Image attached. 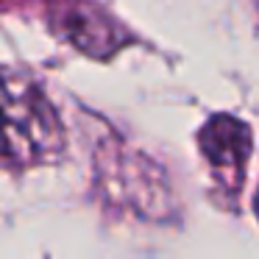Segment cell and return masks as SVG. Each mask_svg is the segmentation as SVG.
<instances>
[{
  "mask_svg": "<svg viewBox=\"0 0 259 259\" xmlns=\"http://www.w3.org/2000/svg\"><path fill=\"white\" fill-rule=\"evenodd\" d=\"M62 145V125L36 84L0 75V162L34 164Z\"/></svg>",
  "mask_w": 259,
  "mask_h": 259,
  "instance_id": "obj_1",
  "label": "cell"
},
{
  "mask_svg": "<svg viewBox=\"0 0 259 259\" xmlns=\"http://www.w3.org/2000/svg\"><path fill=\"white\" fill-rule=\"evenodd\" d=\"M62 31L75 48L92 56H109L125 42L123 28L84 0H70L67 6H62Z\"/></svg>",
  "mask_w": 259,
  "mask_h": 259,
  "instance_id": "obj_2",
  "label": "cell"
},
{
  "mask_svg": "<svg viewBox=\"0 0 259 259\" xmlns=\"http://www.w3.org/2000/svg\"><path fill=\"white\" fill-rule=\"evenodd\" d=\"M201 151L214 167L223 170H240L251 153V131L242 120L218 114L212 117L198 134Z\"/></svg>",
  "mask_w": 259,
  "mask_h": 259,
  "instance_id": "obj_3",
  "label": "cell"
},
{
  "mask_svg": "<svg viewBox=\"0 0 259 259\" xmlns=\"http://www.w3.org/2000/svg\"><path fill=\"white\" fill-rule=\"evenodd\" d=\"M256 212H259V192H256Z\"/></svg>",
  "mask_w": 259,
  "mask_h": 259,
  "instance_id": "obj_4",
  "label": "cell"
},
{
  "mask_svg": "<svg viewBox=\"0 0 259 259\" xmlns=\"http://www.w3.org/2000/svg\"><path fill=\"white\" fill-rule=\"evenodd\" d=\"M0 3H3V0H0Z\"/></svg>",
  "mask_w": 259,
  "mask_h": 259,
  "instance_id": "obj_5",
  "label": "cell"
}]
</instances>
